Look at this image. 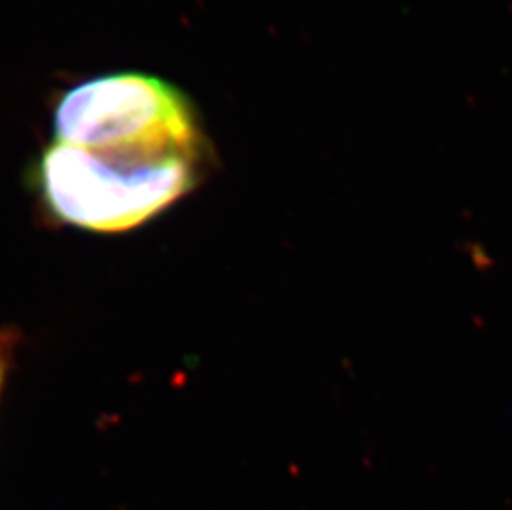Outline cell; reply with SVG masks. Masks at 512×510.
Here are the masks:
<instances>
[{"label": "cell", "mask_w": 512, "mask_h": 510, "mask_svg": "<svg viewBox=\"0 0 512 510\" xmlns=\"http://www.w3.org/2000/svg\"><path fill=\"white\" fill-rule=\"evenodd\" d=\"M196 156L108 153L55 143L40 184L55 216L95 232L141 226L194 186Z\"/></svg>", "instance_id": "6da1fadb"}, {"label": "cell", "mask_w": 512, "mask_h": 510, "mask_svg": "<svg viewBox=\"0 0 512 510\" xmlns=\"http://www.w3.org/2000/svg\"><path fill=\"white\" fill-rule=\"evenodd\" d=\"M57 143L108 153L196 156L198 131L183 97L158 78L123 73L83 83L55 110Z\"/></svg>", "instance_id": "7a4b0ae2"}, {"label": "cell", "mask_w": 512, "mask_h": 510, "mask_svg": "<svg viewBox=\"0 0 512 510\" xmlns=\"http://www.w3.org/2000/svg\"><path fill=\"white\" fill-rule=\"evenodd\" d=\"M5 371H7V348L0 343V385L4 383Z\"/></svg>", "instance_id": "3957f363"}, {"label": "cell", "mask_w": 512, "mask_h": 510, "mask_svg": "<svg viewBox=\"0 0 512 510\" xmlns=\"http://www.w3.org/2000/svg\"><path fill=\"white\" fill-rule=\"evenodd\" d=\"M2 385H4V383H2ZM2 385H0V390H2Z\"/></svg>", "instance_id": "277c9868"}]
</instances>
